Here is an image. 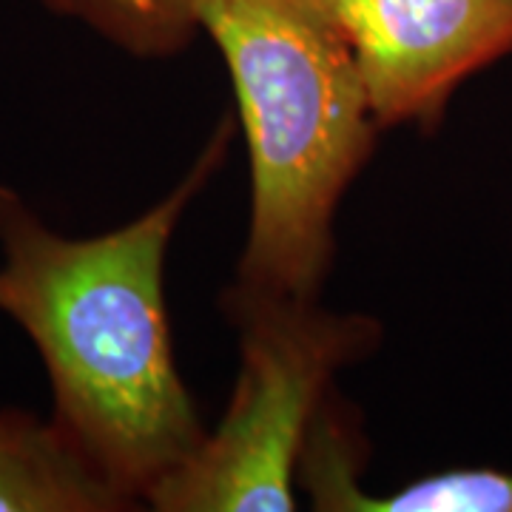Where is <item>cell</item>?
Returning <instances> with one entry per match:
<instances>
[{
  "instance_id": "cell-2",
  "label": "cell",
  "mask_w": 512,
  "mask_h": 512,
  "mask_svg": "<svg viewBox=\"0 0 512 512\" xmlns=\"http://www.w3.org/2000/svg\"><path fill=\"white\" fill-rule=\"evenodd\" d=\"M248 143V231L234 282L319 299L336 217L379 134L362 72L319 0H194Z\"/></svg>"
},
{
  "instance_id": "cell-7",
  "label": "cell",
  "mask_w": 512,
  "mask_h": 512,
  "mask_svg": "<svg viewBox=\"0 0 512 512\" xmlns=\"http://www.w3.org/2000/svg\"><path fill=\"white\" fill-rule=\"evenodd\" d=\"M109 46L140 60L183 55L200 35L194 0H40Z\"/></svg>"
},
{
  "instance_id": "cell-5",
  "label": "cell",
  "mask_w": 512,
  "mask_h": 512,
  "mask_svg": "<svg viewBox=\"0 0 512 512\" xmlns=\"http://www.w3.org/2000/svg\"><path fill=\"white\" fill-rule=\"evenodd\" d=\"M131 510L49 416L23 407L0 410V512H126Z\"/></svg>"
},
{
  "instance_id": "cell-4",
  "label": "cell",
  "mask_w": 512,
  "mask_h": 512,
  "mask_svg": "<svg viewBox=\"0 0 512 512\" xmlns=\"http://www.w3.org/2000/svg\"><path fill=\"white\" fill-rule=\"evenodd\" d=\"M382 128L436 134L458 89L512 55V0H319Z\"/></svg>"
},
{
  "instance_id": "cell-3",
  "label": "cell",
  "mask_w": 512,
  "mask_h": 512,
  "mask_svg": "<svg viewBox=\"0 0 512 512\" xmlns=\"http://www.w3.org/2000/svg\"><path fill=\"white\" fill-rule=\"evenodd\" d=\"M220 311L237 330L239 373L225 416L194 456L165 476L146 507L157 512H291L299 458L336 376L382 348L370 313L328 311L319 299L231 282Z\"/></svg>"
},
{
  "instance_id": "cell-1",
  "label": "cell",
  "mask_w": 512,
  "mask_h": 512,
  "mask_svg": "<svg viewBox=\"0 0 512 512\" xmlns=\"http://www.w3.org/2000/svg\"><path fill=\"white\" fill-rule=\"evenodd\" d=\"M234 134L228 114L163 200L94 237L60 234L0 183V313L46 367L49 421L131 510H143L208 433L174 353L165 259Z\"/></svg>"
},
{
  "instance_id": "cell-6",
  "label": "cell",
  "mask_w": 512,
  "mask_h": 512,
  "mask_svg": "<svg viewBox=\"0 0 512 512\" xmlns=\"http://www.w3.org/2000/svg\"><path fill=\"white\" fill-rule=\"evenodd\" d=\"M322 512H512V470L456 467L370 493L359 476L333 481L311 498Z\"/></svg>"
}]
</instances>
